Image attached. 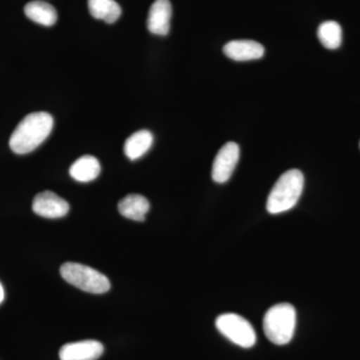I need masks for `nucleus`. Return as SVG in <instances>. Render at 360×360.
<instances>
[{
	"instance_id": "f257e3e1",
	"label": "nucleus",
	"mask_w": 360,
	"mask_h": 360,
	"mask_svg": "<svg viewBox=\"0 0 360 360\" xmlns=\"http://www.w3.org/2000/svg\"><path fill=\"white\" fill-rule=\"evenodd\" d=\"M53 118L49 113L33 112L25 116L14 129L9 146L16 155H26L39 148L51 134Z\"/></svg>"
},
{
	"instance_id": "f03ea898",
	"label": "nucleus",
	"mask_w": 360,
	"mask_h": 360,
	"mask_svg": "<svg viewBox=\"0 0 360 360\" xmlns=\"http://www.w3.org/2000/svg\"><path fill=\"white\" fill-rule=\"evenodd\" d=\"M304 176L298 169H290L281 175L267 198L266 210L270 214L288 212L302 196Z\"/></svg>"
},
{
	"instance_id": "7ed1b4c3",
	"label": "nucleus",
	"mask_w": 360,
	"mask_h": 360,
	"mask_svg": "<svg viewBox=\"0 0 360 360\" xmlns=\"http://www.w3.org/2000/svg\"><path fill=\"white\" fill-rule=\"evenodd\" d=\"M296 311L290 303H278L267 310L264 317L265 335L276 345L290 343L295 335Z\"/></svg>"
},
{
	"instance_id": "20e7f679",
	"label": "nucleus",
	"mask_w": 360,
	"mask_h": 360,
	"mask_svg": "<svg viewBox=\"0 0 360 360\" xmlns=\"http://www.w3.org/2000/svg\"><path fill=\"white\" fill-rule=\"evenodd\" d=\"M60 274L66 283L94 295H103L110 290V279L86 265L66 262L61 265Z\"/></svg>"
},
{
	"instance_id": "39448f33",
	"label": "nucleus",
	"mask_w": 360,
	"mask_h": 360,
	"mask_svg": "<svg viewBox=\"0 0 360 360\" xmlns=\"http://www.w3.org/2000/svg\"><path fill=\"white\" fill-rule=\"evenodd\" d=\"M215 326L220 333L231 342L243 348L252 347L257 342V333L250 322L236 314L219 315Z\"/></svg>"
},
{
	"instance_id": "423d86ee",
	"label": "nucleus",
	"mask_w": 360,
	"mask_h": 360,
	"mask_svg": "<svg viewBox=\"0 0 360 360\" xmlns=\"http://www.w3.org/2000/svg\"><path fill=\"white\" fill-rule=\"evenodd\" d=\"M240 155L239 146L236 142L225 143L213 161L212 176L217 184H225L231 179Z\"/></svg>"
},
{
	"instance_id": "0eeeda50",
	"label": "nucleus",
	"mask_w": 360,
	"mask_h": 360,
	"mask_svg": "<svg viewBox=\"0 0 360 360\" xmlns=\"http://www.w3.org/2000/svg\"><path fill=\"white\" fill-rule=\"evenodd\" d=\"M70 208L68 201L49 191L37 194L32 202L33 212L45 219L65 217Z\"/></svg>"
},
{
	"instance_id": "6e6552de",
	"label": "nucleus",
	"mask_w": 360,
	"mask_h": 360,
	"mask_svg": "<svg viewBox=\"0 0 360 360\" xmlns=\"http://www.w3.org/2000/svg\"><path fill=\"white\" fill-rule=\"evenodd\" d=\"M104 347L99 341L84 340L68 343L60 348V360H97L103 354Z\"/></svg>"
},
{
	"instance_id": "1a4fd4ad",
	"label": "nucleus",
	"mask_w": 360,
	"mask_h": 360,
	"mask_svg": "<svg viewBox=\"0 0 360 360\" xmlns=\"http://www.w3.org/2000/svg\"><path fill=\"white\" fill-rule=\"evenodd\" d=\"M172 7L169 0H155L149 9L148 28L155 35L165 37L170 30Z\"/></svg>"
},
{
	"instance_id": "9d476101",
	"label": "nucleus",
	"mask_w": 360,
	"mask_h": 360,
	"mask_svg": "<svg viewBox=\"0 0 360 360\" xmlns=\"http://www.w3.org/2000/svg\"><path fill=\"white\" fill-rule=\"evenodd\" d=\"M224 52L232 60L248 61L262 58L265 49L264 45L253 40H232L224 45Z\"/></svg>"
},
{
	"instance_id": "9b49d317",
	"label": "nucleus",
	"mask_w": 360,
	"mask_h": 360,
	"mask_svg": "<svg viewBox=\"0 0 360 360\" xmlns=\"http://www.w3.org/2000/svg\"><path fill=\"white\" fill-rule=\"evenodd\" d=\"M150 205L148 198L141 194H129L118 203V212L127 219L144 221Z\"/></svg>"
},
{
	"instance_id": "f8f14e48",
	"label": "nucleus",
	"mask_w": 360,
	"mask_h": 360,
	"mask_svg": "<svg viewBox=\"0 0 360 360\" xmlns=\"http://www.w3.org/2000/svg\"><path fill=\"white\" fill-rule=\"evenodd\" d=\"M101 163L91 155H84L75 161L70 168V174L78 182H90L101 174Z\"/></svg>"
},
{
	"instance_id": "ddd939ff",
	"label": "nucleus",
	"mask_w": 360,
	"mask_h": 360,
	"mask_svg": "<svg viewBox=\"0 0 360 360\" xmlns=\"http://www.w3.org/2000/svg\"><path fill=\"white\" fill-rule=\"evenodd\" d=\"M153 143V135L148 130H139L130 135L124 143V153L130 160H136L146 155Z\"/></svg>"
},
{
	"instance_id": "4468645a",
	"label": "nucleus",
	"mask_w": 360,
	"mask_h": 360,
	"mask_svg": "<svg viewBox=\"0 0 360 360\" xmlns=\"http://www.w3.org/2000/svg\"><path fill=\"white\" fill-rule=\"evenodd\" d=\"M25 15L30 20L44 26L56 25L58 13L51 4L44 1H32L25 7Z\"/></svg>"
},
{
	"instance_id": "2eb2a0df",
	"label": "nucleus",
	"mask_w": 360,
	"mask_h": 360,
	"mask_svg": "<svg viewBox=\"0 0 360 360\" xmlns=\"http://www.w3.org/2000/svg\"><path fill=\"white\" fill-rule=\"evenodd\" d=\"M89 13L96 20L115 23L122 15V8L115 0H89Z\"/></svg>"
},
{
	"instance_id": "dca6fc26",
	"label": "nucleus",
	"mask_w": 360,
	"mask_h": 360,
	"mask_svg": "<svg viewBox=\"0 0 360 360\" xmlns=\"http://www.w3.org/2000/svg\"><path fill=\"white\" fill-rule=\"evenodd\" d=\"M319 41L328 49H336L342 42V30L336 21H326L317 30Z\"/></svg>"
},
{
	"instance_id": "f3484780",
	"label": "nucleus",
	"mask_w": 360,
	"mask_h": 360,
	"mask_svg": "<svg viewBox=\"0 0 360 360\" xmlns=\"http://www.w3.org/2000/svg\"><path fill=\"white\" fill-rule=\"evenodd\" d=\"M4 297H6V293H4V286H2L1 283H0V304L4 302Z\"/></svg>"
},
{
	"instance_id": "a211bd4d",
	"label": "nucleus",
	"mask_w": 360,
	"mask_h": 360,
	"mask_svg": "<svg viewBox=\"0 0 360 360\" xmlns=\"http://www.w3.org/2000/svg\"><path fill=\"white\" fill-rule=\"evenodd\" d=\"M359 146H360V143H359Z\"/></svg>"
}]
</instances>
